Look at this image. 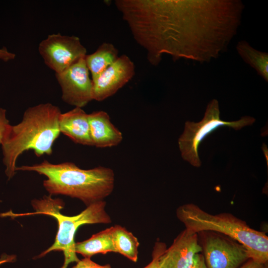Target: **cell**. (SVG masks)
Here are the masks:
<instances>
[{"instance_id": "1", "label": "cell", "mask_w": 268, "mask_h": 268, "mask_svg": "<svg viewBox=\"0 0 268 268\" xmlns=\"http://www.w3.org/2000/svg\"><path fill=\"white\" fill-rule=\"evenodd\" d=\"M115 5L147 59L163 54L201 63L227 50L241 23L239 0H116Z\"/></svg>"}, {"instance_id": "2", "label": "cell", "mask_w": 268, "mask_h": 268, "mask_svg": "<svg viewBox=\"0 0 268 268\" xmlns=\"http://www.w3.org/2000/svg\"><path fill=\"white\" fill-rule=\"evenodd\" d=\"M61 113L60 108L51 103L40 104L27 109L19 123L9 126L1 144L9 179L14 175L16 161L24 151L32 150L38 157L52 153V146L61 133Z\"/></svg>"}, {"instance_id": "3", "label": "cell", "mask_w": 268, "mask_h": 268, "mask_svg": "<svg viewBox=\"0 0 268 268\" xmlns=\"http://www.w3.org/2000/svg\"><path fill=\"white\" fill-rule=\"evenodd\" d=\"M16 170L33 171L47 179L43 186L51 195H63L80 200L86 205L110 196L115 186V174L108 167L83 169L74 163L53 164L47 160L32 165L16 167Z\"/></svg>"}, {"instance_id": "4", "label": "cell", "mask_w": 268, "mask_h": 268, "mask_svg": "<svg viewBox=\"0 0 268 268\" xmlns=\"http://www.w3.org/2000/svg\"><path fill=\"white\" fill-rule=\"evenodd\" d=\"M176 215L186 229L197 233L213 231L223 234L244 245L249 259L263 264L268 263V236L233 215L228 213L213 215L193 203L179 206Z\"/></svg>"}, {"instance_id": "5", "label": "cell", "mask_w": 268, "mask_h": 268, "mask_svg": "<svg viewBox=\"0 0 268 268\" xmlns=\"http://www.w3.org/2000/svg\"><path fill=\"white\" fill-rule=\"evenodd\" d=\"M32 205L35 210L34 212L15 214L10 211L1 213V217L10 216L12 218L23 215L41 214L52 216L57 219L58 230L54 244L39 256L41 258L51 251H63L65 261L61 268H67L73 262L80 260L76 256L75 250L74 236L78 227L85 224H108L111 218L105 210L106 203L101 201L92 203L79 214L67 216L61 213L64 207L63 201L59 199H53L51 195L44 196L40 200H34Z\"/></svg>"}, {"instance_id": "6", "label": "cell", "mask_w": 268, "mask_h": 268, "mask_svg": "<svg viewBox=\"0 0 268 268\" xmlns=\"http://www.w3.org/2000/svg\"><path fill=\"white\" fill-rule=\"evenodd\" d=\"M256 120L250 116H244L235 121L227 122L220 120L218 102L213 99L208 104L204 116L199 123L187 121L184 131L178 139V145L183 159L192 165L199 167L201 161L198 154V147L203 139L220 127L232 128L239 130L252 125Z\"/></svg>"}, {"instance_id": "7", "label": "cell", "mask_w": 268, "mask_h": 268, "mask_svg": "<svg viewBox=\"0 0 268 268\" xmlns=\"http://www.w3.org/2000/svg\"><path fill=\"white\" fill-rule=\"evenodd\" d=\"M38 51L45 64L56 74L63 72L87 55L78 37L60 33L49 35L39 44Z\"/></svg>"}, {"instance_id": "8", "label": "cell", "mask_w": 268, "mask_h": 268, "mask_svg": "<svg viewBox=\"0 0 268 268\" xmlns=\"http://www.w3.org/2000/svg\"><path fill=\"white\" fill-rule=\"evenodd\" d=\"M66 103L82 108L93 100V84L84 58L63 72L56 74Z\"/></svg>"}, {"instance_id": "9", "label": "cell", "mask_w": 268, "mask_h": 268, "mask_svg": "<svg viewBox=\"0 0 268 268\" xmlns=\"http://www.w3.org/2000/svg\"><path fill=\"white\" fill-rule=\"evenodd\" d=\"M203 249L207 268H238L249 259L244 245L216 233L205 237Z\"/></svg>"}, {"instance_id": "10", "label": "cell", "mask_w": 268, "mask_h": 268, "mask_svg": "<svg viewBox=\"0 0 268 268\" xmlns=\"http://www.w3.org/2000/svg\"><path fill=\"white\" fill-rule=\"evenodd\" d=\"M135 67L130 58L122 55L96 78L92 80L93 99L103 101L114 95L134 76Z\"/></svg>"}, {"instance_id": "11", "label": "cell", "mask_w": 268, "mask_h": 268, "mask_svg": "<svg viewBox=\"0 0 268 268\" xmlns=\"http://www.w3.org/2000/svg\"><path fill=\"white\" fill-rule=\"evenodd\" d=\"M202 250L198 243V233L186 228L160 257V266L161 268H190L195 255Z\"/></svg>"}, {"instance_id": "12", "label": "cell", "mask_w": 268, "mask_h": 268, "mask_svg": "<svg viewBox=\"0 0 268 268\" xmlns=\"http://www.w3.org/2000/svg\"><path fill=\"white\" fill-rule=\"evenodd\" d=\"M88 121L93 146L111 147L121 142L122 134L112 124L107 112L98 111L88 114Z\"/></svg>"}, {"instance_id": "13", "label": "cell", "mask_w": 268, "mask_h": 268, "mask_svg": "<svg viewBox=\"0 0 268 268\" xmlns=\"http://www.w3.org/2000/svg\"><path fill=\"white\" fill-rule=\"evenodd\" d=\"M59 125L60 132L74 142L93 146L90 134L88 114L82 108L75 107L67 112L61 113Z\"/></svg>"}, {"instance_id": "14", "label": "cell", "mask_w": 268, "mask_h": 268, "mask_svg": "<svg viewBox=\"0 0 268 268\" xmlns=\"http://www.w3.org/2000/svg\"><path fill=\"white\" fill-rule=\"evenodd\" d=\"M76 253L79 254L84 258L109 252H115L112 237V226L93 235L85 241L75 243Z\"/></svg>"}, {"instance_id": "15", "label": "cell", "mask_w": 268, "mask_h": 268, "mask_svg": "<svg viewBox=\"0 0 268 268\" xmlns=\"http://www.w3.org/2000/svg\"><path fill=\"white\" fill-rule=\"evenodd\" d=\"M118 49L111 43H102L95 52L84 57L86 65L92 76L96 78L119 58Z\"/></svg>"}, {"instance_id": "16", "label": "cell", "mask_w": 268, "mask_h": 268, "mask_svg": "<svg viewBox=\"0 0 268 268\" xmlns=\"http://www.w3.org/2000/svg\"><path fill=\"white\" fill-rule=\"evenodd\" d=\"M112 237L116 253L136 262L139 245L137 238L132 232L119 225L112 226Z\"/></svg>"}, {"instance_id": "17", "label": "cell", "mask_w": 268, "mask_h": 268, "mask_svg": "<svg viewBox=\"0 0 268 268\" xmlns=\"http://www.w3.org/2000/svg\"><path fill=\"white\" fill-rule=\"evenodd\" d=\"M236 50L245 63L253 67L265 81H268V54L252 47L248 42H238Z\"/></svg>"}, {"instance_id": "18", "label": "cell", "mask_w": 268, "mask_h": 268, "mask_svg": "<svg viewBox=\"0 0 268 268\" xmlns=\"http://www.w3.org/2000/svg\"><path fill=\"white\" fill-rule=\"evenodd\" d=\"M166 249L165 243L156 242L153 247L151 262L143 268H161L159 263V259Z\"/></svg>"}, {"instance_id": "19", "label": "cell", "mask_w": 268, "mask_h": 268, "mask_svg": "<svg viewBox=\"0 0 268 268\" xmlns=\"http://www.w3.org/2000/svg\"><path fill=\"white\" fill-rule=\"evenodd\" d=\"M72 268H112L110 265H99L93 261L90 258H84L79 260L76 264Z\"/></svg>"}, {"instance_id": "20", "label": "cell", "mask_w": 268, "mask_h": 268, "mask_svg": "<svg viewBox=\"0 0 268 268\" xmlns=\"http://www.w3.org/2000/svg\"><path fill=\"white\" fill-rule=\"evenodd\" d=\"M5 109L0 108V144H1L7 130L10 125L6 118Z\"/></svg>"}, {"instance_id": "21", "label": "cell", "mask_w": 268, "mask_h": 268, "mask_svg": "<svg viewBox=\"0 0 268 268\" xmlns=\"http://www.w3.org/2000/svg\"><path fill=\"white\" fill-rule=\"evenodd\" d=\"M190 268H207L204 256L200 253L196 254Z\"/></svg>"}, {"instance_id": "22", "label": "cell", "mask_w": 268, "mask_h": 268, "mask_svg": "<svg viewBox=\"0 0 268 268\" xmlns=\"http://www.w3.org/2000/svg\"><path fill=\"white\" fill-rule=\"evenodd\" d=\"M15 58V54L8 51L6 48L3 47L0 48V60L7 62L14 59Z\"/></svg>"}, {"instance_id": "23", "label": "cell", "mask_w": 268, "mask_h": 268, "mask_svg": "<svg viewBox=\"0 0 268 268\" xmlns=\"http://www.w3.org/2000/svg\"><path fill=\"white\" fill-rule=\"evenodd\" d=\"M265 264L258 263L250 259L248 262L245 263L240 268H264Z\"/></svg>"}, {"instance_id": "24", "label": "cell", "mask_w": 268, "mask_h": 268, "mask_svg": "<svg viewBox=\"0 0 268 268\" xmlns=\"http://www.w3.org/2000/svg\"><path fill=\"white\" fill-rule=\"evenodd\" d=\"M15 259L13 255L8 256L7 255H3L0 259V265L6 262H12Z\"/></svg>"}, {"instance_id": "25", "label": "cell", "mask_w": 268, "mask_h": 268, "mask_svg": "<svg viewBox=\"0 0 268 268\" xmlns=\"http://www.w3.org/2000/svg\"><path fill=\"white\" fill-rule=\"evenodd\" d=\"M264 268H268V263L265 264Z\"/></svg>"}]
</instances>
